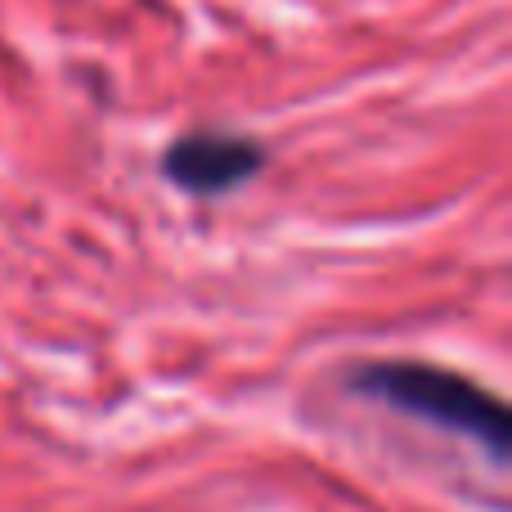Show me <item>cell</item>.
<instances>
[{
  "mask_svg": "<svg viewBox=\"0 0 512 512\" xmlns=\"http://www.w3.org/2000/svg\"><path fill=\"white\" fill-rule=\"evenodd\" d=\"M351 387L382 405L400 409L409 418H423L432 427L459 432L463 441L481 445L504 468L512 454V423L495 391L477 387L454 369H436L423 360H373L351 373Z\"/></svg>",
  "mask_w": 512,
  "mask_h": 512,
  "instance_id": "cell-1",
  "label": "cell"
},
{
  "mask_svg": "<svg viewBox=\"0 0 512 512\" xmlns=\"http://www.w3.org/2000/svg\"><path fill=\"white\" fill-rule=\"evenodd\" d=\"M261 167H265L261 144L230 131H189L180 140H171L167 158H162L167 180L194 198L230 194V189L248 185Z\"/></svg>",
  "mask_w": 512,
  "mask_h": 512,
  "instance_id": "cell-2",
  "label": "cell"
}]
</instances>
